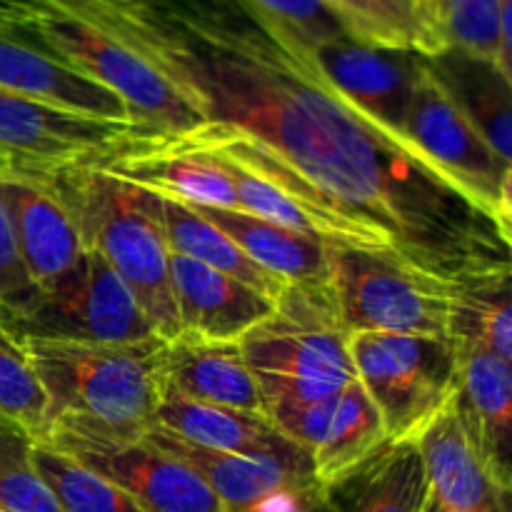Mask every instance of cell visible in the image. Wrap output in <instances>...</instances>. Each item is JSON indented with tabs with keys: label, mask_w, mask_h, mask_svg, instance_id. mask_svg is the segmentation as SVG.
Masks as SVG:
<instances>
[{
	"label": "cell",
	"mask_w": 512,
	"mask_h": 512,
	"mask_svg": "<svg viewBox=\"0 0 512 512\" xmlns=\"http://www.w3.org/2000/svg\"><path fill=\"white\" fill-rule=\"evenodd\" d=\"M330 293L345 333L448 338V280L388 250L330 243Z\"/></svg>",
	"instance_id": "cell-6"
},
{
	"label": "cell",
	"mask_w": 512,
	"mask_h": 512,
	"mask_svg": "<svg viewBox=\"0 0 512 512\" xmlns=\"http://www.w3.org/2000/svg\"><path fill=\"white\" fill-rule=\"evenodd\" d=\"M348 338L330 285H283L273 313L240 340V350L258 380L265 408L315 403L355 380Z\"/></svg>",
	"instance_id": "cell-5"
},
{
	"label": "cell",
	"mask_w": 512,
	"mask_h": 512,
	"mask_svg": "<svg viewBox=\"0 0 512 512\" xmlns=\"http://www.w3.org/2000/svg\"><path fill=\"white\" fill-rule=\"evenodd\" d=\"M0 512H3V510H0Z\"/></svg>",
	"instance_id": "cell-39"
},
{
	"label": "cell",
	"mask_w": 512,
	"mask_h": 512,
	"mask_svg": "<svg viewBox=\"0 0 512 512\" xmlns=\"http://www.w3.org/2000/svg\"><path fill=\"white\" fill-rule=\"evenodd\" d=\"M448 340L512 360L510 268L473 270L448 280Z\"/></svg>",
	"instance_id": "cell-24"
},
{
	"label": "cell",
	"mask_w": 512,
	"mask_h": 512,
	"mask_svg": "<svg viewBox=\"0 0 512 512\" xmlns=\"http://www.w3.org/2000/svg\"><path fill=\"white\" fill-rule=\"evenodd\" d=\"M355 380L378 408L390 443L415 440L453 400L458 355L448 338L353 333Z\"/></svg>",
	"instance_id": "cell-7"
},
{
	"label": "cell",
	"mask_w": 512,
	"mask_h": 512,
	"mask_svg": "<svg viewBox=\"0 0 512 512\" xmlns=\"http://www.w3.org/2000/svg\"><path fill=\"white\" fill-rule=\"evenodd\" d=\"M323 488L335 512H423L430 500L428 475L415 440H388Z\"/></svg>",
	"instance_id": "cell-21"
},
{
	"label": "cell",
	"mask_w": 512,
	"mask_h": 512,
	"mask_svg": "<svg viewBox=\"0 0 512 512\" xmlns=\"http://www.w3.org/2000/svg\"><path fill=\"white\" fill-rule=\"evenodd\" d=\"M0 325L13 340L33 343H135L158 335L128 285L95 250L68 283L33 288L0 310Z\"/></svg>",
	"instance_id": "cell-8"
},
{
	"label": "cell",
	"mask_w": 512,
	"mask_h": 512,
	"mask_svg": "<svg viewBox=\"0 0 512 512\" xmlns=\"http://www.w3.org/2000/svg\"><path fill=\"white\" fill-rule=\"evenodd\" d=\"M335 403H338V395L315 400V403H278L268 405L265 415L273 420L275 428L285 438L293 440L308 455H313L315 448L323 443L325 430H328L330 418H333Z\"/></svg>",
	"instance_id": "cell-33"
},
{
	"label": "cell",
	"mask_w": 512,
	"mask_h": 512,
	"mask_svg": "<svg viewBox=\"0 0 512 512\" xmlns=\"http://www.w3.org/2000/svg\"><path fill=\"white\" fill-rule=\"evenodd\" d=\"M148 60L200 113L255 140L380 250L440 280L510 268V238L413 150L355 113L308 50L245 0H45Z\"/></svg>",
	"instance_id": "cell-1"
},
{
	"label": "cell",
	"mask_w": 512,
	"mask_h": 512,
	"mask_svg": "<svg viewBox=\"0 0 512 512\" xmlns=\"http://www.w3.org/2000/svg\"><path fill=\"white\" fill-rule=\"evenodd\" d=\"M0 88L90 118L130 123L123 100L0 23Z\"/></svg>",
	"instance_id": "cell-19"
},
{
	"label": "cell",
	"mask_w": 512,
	"mask_h": 512,
	"mask_svg": "<svg viewBox=\"0 0 512 512\" xmlns=\"http://www.w3.org/2000/svg\"><path fill=\"white\" fill-rule=\"evenodd\" d=\"M33 463L60 512H143L118 485L43 440H35Z\"/></svg>",
	"instance_id": "cell-28"
},
{
	"label": "cell",
	"mask_w": 512,
	"mask_h": 512,
	"mask_svg": "<svg viewBox=\"0 0 512 512\" xmlns=\"http://www.w3.org/2000/svg\"><path fill=\"white\" fill-rule=\"evenodd\" d=\"M283 38L313 53L318 45L350 35L323 0H245Z\"/></svg>",
	"instance_id": "cell-31"
},
{
	"label": "cell",
	"mask_w": 512,
	"mask_h": 512,
	"mask_svg": "<svg viewBox=\"0 0 512 512\" xmlns=\"http://www.w3.org/2000/svg\"><path fill=\"white\" fill-rule=\"evenodd\" d=\"M35 438L13 420L0 418V510L60 512L33 463Z\"/></svg>",
	"instance_id": "cell-29"
},
{
	"label": "cell",
	"mask_w": 512,
	"mask_h": 512,
	"mask_svg": "<svg viewBox=\"0 0 512 512\" xmlns=\"http://www.w3.org/2000/svg\"><path fill=\"white\" fill-rule=\"evenodd\" d=\"M400 138L445 185L495 220L510 238L512 165L500 160L458 113L430 78L428 63L400 125Z\"/></svg>",
	"instance_id": "cell-9"
},
{
	"label": "cell",
	"mask_w": 512,
	"mask_h": 512,
	"mask_svg": "<svg viewBox=\"0 0 512 512\" xmlns=\"http://www.w3.org/2000/svg\"><path fill=\"white\" fill-rule=\"evenodd\" d=\"M425 63L430 78L473 125L475 133L493 148L500 160L512 165V80L488 60L453 48L430 55Z\"/></svg>",
	"instance_id": "cell-23"
},
{
	"label": "cell",
	"mask_w": 512,
	"mask_h": 512,
	"mask_svg": "<svg viewBox=\"0 0 512 512\" xmlns=\"http://www.w3.org/2000/svg\"><path fill=\"white\" fill-rule=\"evenodd\" d=\"M168 385L183 398L220 408L265 413V400L240 343L180 333L165 348Z\"/></svg>",
	"instance_id": "cell-20"
},
{
	"label": "cell",
	"mask_w": 512,
	"mask_h": 512,
	"mask_svg": "<svg viewBox=\"0 0 512 512\" xmlns=\"http://www.w3.org/2000/svg\"><path fill=\"white\" fill-rule=\"evenodd\" d=\"M355 40L385 48H413L410 35L385 13L378 0H323Z\"/></svg>",
	"instance_id": "cell-32"
},
{
	"label": "cell",
	"mask_w": 512,
	"mask_h": 512,
	"mask_svg": "<svg viewBox=\"0 0 512 512\" xmlns=\"http://www.w3.org/2000/svg\"><path fill=\"white\" fill-rule=\"evenodd\" d=\"M383 443H388L383 418L363 385L353 380L338 393L323 443L310 455L315 478L320 485L333 483L335 478L370 458Z\"/></svg>",
	"instance_id": "cell-27"
},
{
	"label": "cell",
	"mask_w": 512,
	"mask_h": 512,
	"mask_svg": "<svg viewBox=\"0 0 512 512\" xmlns=\"http://www.w3.org/2000/svg\"><path fill=\"white\" fill-rule=\"evenodd\" d=\"M18 170L38 178L65 205L85 250H95L118 273L155 333L163 340L178 338L180 320L158 193L93 163Z\"/></svg>",
	"instance_id": "cell-3"
},
{
	"label": "cell",
	"mask_w": 512,
	"mask_h": 512,
	"mask_svg": "<svg viewBox=\"0 0 512 512\" xmlns=\"http://www.w3.org/2000/svg\"><path fill=\"white\" fill-rule=\"evenodd\" d=\"M458 388L453 408L495 483L512 488V370L483 348H455Z\"/></svg>",
	"instance_id": "cell-14"
},
{
	"label": "cell",
	"mask_w": 512,
	"mask_h": 512,
	"mask_svg": "<svg viewBox=\"0 0 512 512\" xmlns=\"http://www.w3.org/2000/svg\"><path fill=\"white\" fill-rule=\"evenodd\" d=\"M30 290H33V283H30L23 263H20L8 218H5V210L0 205V310L18 303Z\"/></svg>",
	"instance_id": "cell-34"
},
{
	"label": "cell",
	"mask_w": 512,
	"mask_h": 512,
	"mask_svg": "<svg viewBox=\"0 0 512 512\" xmlns=\"http://www.w3.org/2000/svg\"><path fill=\"white\" fill-rule=\"evenodd\" d=\"M205 220L223 230L253 263L268 270L285 285H330V243L313 235L295 233L280 225L260 220L255 215L228 208L190 205Z\"/></svg>",
	"instance_id": "cell-22"
},
{
	"label": "cell",
	"mask_w": 512,
	"mask_h": 512,
	"mask_svg": "<svg viewBox=\"0 0 512 512\" xmlns=\"http://www.w3.org/2000/svg\"><path fill=\"white\" fill-rule=\"evenodd\" d=\"M0 418L13 420L35 440L45 433L48 398L28 353L0 325Z\"/></svg>",
	"instance_id": "cell-30"
},
{
	"label": "cell",
	"mask_w": 512,
	"mask_h": 512,
	"mask_svg": "<svg viewBox=\"0 0 512 512\" xmlns=\"http://www.w3.org/2000/svg\"><path fill=\"white\" fill-rule=\"evenodd\" d=\"M428 475L430 500L440 512H510V493L495 483L478 448L448 408L415 438Z\"/></svg>",
	"instance_id": "cell-16"
},
{
	"label": "cell",
	"mask_w": 512,
	"mask_h": 512,
	"mask_svg": "<svg viewBox=\"0 0 512 512\" xmlns=\"http://www.w3.org/2000/svg\"><path fill=\"white\" fill-rule=\"evenodd\" d=\"M165 348L160 335L135 343H23L48 398L43 435L145 438L168 383Z\"/></svg>",
	"instance_id": "cell-2"
},
{
	"label": "cell",
	"mask_w": 512,
	"mask_h": 512,
	"mask_svg": "<svg viewBox=\"0 0 512 512\" xmlns=\"http://www.w3.org/2000/svg\"><path fill=\"white\" fill-rule=\"evenodd\" d=\"M170 283L180 333L195 338L240 343L275 308V298L183 255L170 253Z\"/></svg>",
	"instance_id": "cell-15"
},
{
	"label": "cell",
	"mask_w": 512,
	"mask_h": 512,
	"mask_svg": "<svg viewBox=\"0 0 512 512\" xmlns=\"http://www.w3.org/2000/svg\"><path fill=\"white\" fill-rule=\"evenodd\" d=\"M380 8L410 35L413 40V48L420 53V33H418V25H415V15H413V0H378Z\"/></svg>",
	"instance_id": "cell-36"
},
{
	"label": "cell",
	"mask_w": 512,
	"mask_h": 512,
	"mask_svg": "<svg viewBox=\"0 0 512 512\" xmlns=\"http://www.w3.org/2000/svg\"><path fill=\"white\" fill-rule=\"evenodd\" d=\"M330 88L368 123L400 140V125L425 75V55L410 48L363 43L353 35L328 40L310 53Z\"/></svg>",
	"instance_id": "cell-12"
},
{
	"label": "cell",
	"mask_w": 512,
	"mask_h": 512,
	"mask_svg": "<svg viewBox=\"0 0 512 512\" xmlns=\"http://www.w3.org/2000/svg\"><path fill=\"white\" fill-rule=\"evenodd\" d=\"M423 512H440V508H438V505L433 503V500H428V505H425V510H423Z\"/></svg>",
	"instance_id": "cell-37"
},
{
	"label": "cell",
	"mask_w": 512,
	"mask_h": 512,
	"mask_svg": "<svg viewBox=\"0 0 512 512\" xmlns=\"http://www.w3.org/2000/svg\"><path fill=\"white\" fill-rule=\"evenodd\" d=\"M3 23L68 68L123 100L130 123L148 135H183L205 123L145 58L78 15L45 0H0Z\"/></svg>",
	"instance_id": "cell-4"
},
{
	"label": "cell",
	"mask_w": 512,
	"mask_h": 512,
	"mask_svg": "<svg viewBox=\"0 0 512 512\" xmlns=\"http://www.w3.org/2000/svg\"><path fill=\"white\" fill-rule=\"evenodd\" d=\"M0 23H3V8H0Z\"/></svg>",
	"instance_id": "cell-38"
},
{
	"label": "cell",
	"mask_w": 512,
	"mask_h": 512,
	"mask_svg": "<svg viewBox=\"0 0 512 512\" xmlns=\"http://www.w3.org/2000/svg\"><path fill=\"white\" fill-rule=\"evenodd\" d=\"M0 205L33 288H58L83 268L88 250L78 228L65 205L38 178L0 165Z\"/></svg>",
	"instance_id": "cell-13"
},
{
	"label": "cell",
	"mask_w": 512,
	"mask_h": 512,
	"mask_svg": "<svg viewBox=\"0 0 512 512\" xmlns=\"http://www.w3.org/2000/svg\"><path fill=\"white\" fill-rule=\"evenodd\" d=\"M143 133L133 123L90 118L0 88V165L28 170L93 163Z\"/></svg>",
	"instance_id": "cell-11"
},
{
	"label": "cell",
	"mask_w": 512,
	"mask_h": 512,
	"mask_svg": "<svg viewBox=\"0 0 512 512\" xmlns=\"http://www.w3.org/2000/svg\"><path fill=\"white\" fill-rule=\"evenodd\" d=\"M160 198V223H163L165 243L173 255L203 263L218 273L230 275L250 288L260 290L268 298H278L285 283H280L275 275L260 268L258 263L248 258L223 230L215 228L210 220H205L198 210L188 203H180L175 198Z\"/></svg>",
	"instance_id": "cell-25"
},
{
	"label": "cell",
	"mask_w": 512,
	"mask_h": 512,
	"mask_svg": "<svg viewBox=\"0 0 512 512\" xmlns=\"http://www.w3.org/2000/svg\"><path fill=\"white\" fill-rule=\"evenodd\" d=\"M420 55L453 48L500 63V0H413Z\"/></svg>",
	"instance_id": "cell-26"
},
{
	"label": "cell",
	"mask_w": 512,
	"mask_h": 512,
	"mask_svg": "<svg viewBox=\"0 0 512 512\" xmlns=\"http://www.w3.org/2000/svg\"><path fill=\"white\" fill-rule=\"evenodd\" d=\"M145 440L188 463L218 495L225 512H245L273 495L285 493V490L318 483L313 465H295L278 458L203 448V445L188 443L158 425L145 433Z\"/></svg>",
	"instance_id": "cell-17"
},
{
	"label": "cell",
	"mask_w": 512,
	"mask_h": 512,
	"mask_svg": "<svg viewBox=\"0 0 512 512\" xmlns=\"http://www.w3.org/2000/svg\"><path fill=\"white\" fill-rule=\"evenodd\" d=\"M38 440L108 478L143 512H225L218 495L188 463L145 438L105 440L48 433Z\"/></svg>",
	"instance_id": "cell-10"
},
{
	"label": "cell",
	"mask_w": 512,
	"mask_h": 512,
	"mask_svg": "<svg viewBox=\"0 0 512 512\" xmlns=\"http://www.w3.org/2000/svg\"><path fill=\"white\" fill-rule=\"evenodd\" d=\"M245 512H335L333 505L325 498V488L320 483L303 485V488L285 490V493L273 495L263 500L255 508Z\"/></svg>",
	"instance_id": "cell-35"
},
{
	"label": "cell",
	"mask_w": 512,
	"mask_h": 512,
	"mask_svg": "<svg viewBox=\"0 0 512 512\" xmlns=\"http://www.w3.org/2000/svg\"><path fill=\"white\" fill-rule=\"evenodd\" d=\"M155 425L203 448L313 465V458L293 440L285 438L265 413L195 403L175 393L168 383H165L163 400L155 410Z\"/></svg>",
	"instance_id": "cell-18"
}]
</instances>
